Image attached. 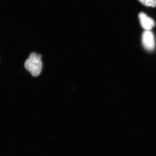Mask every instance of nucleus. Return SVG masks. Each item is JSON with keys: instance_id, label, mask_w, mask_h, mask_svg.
I'll return each mask as SVG.
<instances>
[{"instance_id": "f257e3e1", "label": "nucleus", "mask_w": 156, "mask_h": 156, "mask_svg": "<svg viewBox=\"0 0 156 156\" xmlns=\"http://www.w3.org/2000/svg\"><path fill=\"white\" fill-rule=\"evenodd\" d=\"M42 56L41 55L33 52L24 63V67L34 77H38L42 72Z\"/></svg>"}, {"instance_id": "f03ea898", "label": "nucleus", "mask_w": 156, "mask_h": 156, "mask_svg": "<svg viewBox=\"0 0 156 156\" xmlns=\"http://www.w3.org/2000/svg\"><path fill=\"white\" fill-rule=\"evenodd\" d=\"M142 42L146 49L152 51L155 47V37L151 30H146L143 34Z\"/></svg>"}, {"instance_id": "7ed1b4c3", "label": "nucleus", "mask_w": 156, "mask_h": 156, "mask_svg": "<svg viewBox=\"0 0 156 156\" xmlns=\"http://www.w3.org/2000/svg\"><path fill=\"white\" fill-rule=\"evenodd\" d=\"M138 18L140 25L146 30H150L155 26L154 20L144 12H140L139 14Z\"/></svg>"}, {"instance_id": "20e7f679", "label": "nucleus", "mask_w": 156, "mask_h": 156, "mask_svg": "<svg viewBox=\"0 0 156 156\" xmlns=\"http://www.w3.org/2000/svg\"><path fill=\"white\" fill-rule=\"evenodd\" d=\"M144 6L151 7H156V0H138Z\"/></svg>"}]
</instances>
